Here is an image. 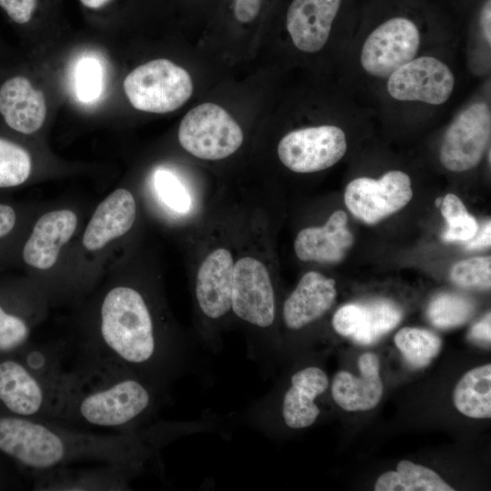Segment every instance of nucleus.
Instances as JSON below:
<instances>
[{
	"label": "nucleus",
	"instance_id": "obj_20",
	"mask_svg": "<svg viewBox=\"0 0 491 491\" xmlns=\"http://www.w3.org/2000/svg\"><path fill=\"white\" fill-rule=\"evenodd\" d=\"M37 473L35 487L45 491H119L127 490L137 476L127 468L105 465L74 470L67 466Z\"/></svg>",
	"mask_w": 491,
	"mask_h": 491
},
{
	"label": "nucleus",
	"instance_id": "obj_37",
	"mask_svg": "<svg viewBox=\"0 0 491 491\" xmlns=\"http://www.w3.org/2000/svg\"><path fill=\"white\" fill-rule=\"evenodd\" d=\"M15 210L7 205L0 204V238L8 235L15 225Z\"/></svg>",
	"mask_w": 491,
	"mask_h": 491
},
{
	"label": "nucleus",
	"instance_id": "obj_7",
	"mask_svg": "<svg viewBox=\"0 0 491 491\" xmlns=\"http://www.w3.org/2000/svg\"><path fill=\"white\" fill-rule=\"evenodd\" d=\"M346 137L336 125H319L294 130L279 142L282 164L296 173H313L333 166L346 154Z\"/></svg>",
	"mask_w": 491,
	"mask_h": 491
},
{
	"label": "nucleus",
	"instance_id": "obj_13",
	"mask_svg": "<svg viewBox=\"0 0 491 491\" xmlns=\"http://www.w3.org/2000/svg\"><path fill=\"white\" fill-rule=\"evenodd\" d=\"M402 317L403 311L396 303L378 298L342 306L334 314L332 326L340 336L367 346L394 329Z\"/></svg>",
	"mask_w": 491,
	"mask_h": 491
},
{
	"label": "nucleus",
	"instance_id": "obj_22",
	"mask_svg": "<svg viewBox=\"0 0 491 491\" xmlns=\"http://www.w3.org/2000/svg\"><path fill=\"white\" fill-rule=\"evenodd\" d=\"M76 225L77 217L71 210H55L42 215L24 246L25 262L42 270L52 267L61 247L73 235Z\"/></svg>",
	"mask_w": 491,
	"mask_h": 491
},
{
	"label": "nucleus",
	"instance_id": "obj_32",
	"mask_svg": "<svg viewBox=\"0 0 491 491\" xmlns=\"http://www.w3.org/2000/svg\"><path fill=\"white\" fill-rule=\"evenodd\" d=\"M155 189L172 210L178 213H186L191 207V198L188 191L181 181L167 170H158L155 175Z\"/></svg>",
	"mask_w": 491,
	"mask_h": 491
},
{
	"label": "nucleus",
	"instance_id": "obj_31",
	"mask_svg": "<svg viewBox=\"0 0 491 491\" xmlns=\"http://www.w3.org/2000/svg\"><path fill=\"white\" fill-rule=\"evenodd\" d=\"M75 87L77 98L85 103L95 101L103 89V68L98 60L83 57L75 66Z\"/></svg>",
	"mask_w": 491,
	"mask_h": 491
},
{
	"label": "nucleus",
	"instance_id": "obj_14",
	"mask_svg": "<svg viewBox=\"0 0 491 491\" xmlns=\"http://www.w3.org/2000/svg\"><path fill=\"white\" fill-rule=\"evenodd\" d=\"M234 257L230 250L217 247L206 255L195 276V296L202 316L212 322L232 313Z\"/></svg>",
	"mask_w": 491,
	"mask_h": 491
},
{
	"label": "nucleus",
	"instance_id": "obj_4",
	"mask_svg": "<svg viewBox=\"0 0 491 491\" xmlns=\"http://www.w3.org/2000/svg\"><path fill=\"white\" fill-rule=\"evenodd\" d=\"M193 88L187 71L167 59L141 65L124 80V90L133 107L149 113L176 110L190 98Z\"/></svg>",
	"mask_w": 491,
	"mask_h": 491
},
{
	"label": "nucleus",
	"instance_id": "obj_17",
	"mask_svg": "<svg viewBox=\"0 0 491 491\" xmlns=\"http://www.w3.org/2000/svg\"><path fill=\"white\" fill-rule=\"evenodd\" d=\"M0 115L10 129L31 135L45 122V97L26 76L9 75L0 83Z\"/></svg>",
	"mask_w": 491,
	"mask_h": 491
},
{
	"label": "nucleus",
	"instance_id": "obj_28",
	"mask_svg": "<svg viewBox=\"0 0 491 491\" xmlns=\"http://www.w3.org/2000/svg\"><path fill=\"white\" fill-rule=\"evenodd\" d=\"M32 161L20 145L0 136V187H14L30 175Z\"/></svg>",
	"mask_w": 491,
	"mask_h": 491
},
{
	"label": "nucleus",
	"instance_id": "obj_39",
	"mask_svg": "<svg viewBox=\"0 0 491 491\" xmlns=\"http://www.w3.org/2000/svg\"><path fill=\"white\" fill-rule=\"evenodd\" d=\"M491 4L487 0L483 7L481 14V25L486 40L491 43Z\"/></svg>",
	"mask_w": 491,
	"mask_h": 491
},
{
	"label": "nucleus",
	"instance_id": "obj_3",
	"mask_svg": "<svg viewBox=\"0 0 491 491\" xmlns=\"http://www.w3.org/2000/svg\"><path fill=\"white\" fill-rule=\"evenodd\" d=\"M165 392L129 372L71 366L58 385L53 421L82 429L139 430L152 424Z\"/></svg>",
	"mask_w": 491,
	"mask_h": 491
},
{
	"label": "nucleus",
	"instance_id": "obj_10",
	"mask_svg": "<svg viewBox=\"0 0 491 491\" xmlns=\"http://www.w3.org/2000/svg\"><path fill=\"white\" fill-rule=\"evenodd\" d=\"M413 197L410 177L402 171H389L380 179L359 177L345 191V203L357 219L373 225L406 206Z\"/></svg>",
	"mask_w": 491,
	"mask_h": 491
},
{
	"label": "nucleus",
	"instance_id": "obj_35",
	"mask_svg": "<svg viewBox=\"0 0 491 491\" xmlns=\"http://www.w3.org/2000/svg\"><path fill=\"white\" fill-rule=\"evenodd\" d=\"M262 0H234V13L241 23L253 21L261 7Z\"/></svg>",
	"mask_w": 491,
	"mask_h": 491
},
{
	"label": "nucleus",
	"instance_id": "obj_24",
	"mask_svg": "<svg viewBox=\"0 0 491 491\" xmlns=\"http://www.w3.org/2000/svg\"><path fill=\"white\" fill-rule=\"evenodd\" d=\"M456 408L471 418L491 417V365L486 364L466 372L453 393Z\"/></svg>",
	"mask_w": 491,
	"mask_h": 491
},
{
	"label": "nucleus",
	"instance_id": "obj_11",
	"mask_svg": "<svg viewBox=\"0 0 491 491\" xmlns=\"http://www.w3.org/2000/svg\"><path fill=\"white\" fill-rule=\"evenodd\" d=\"M491 135V113L484 102L462 111L444 136L440 162L449 171L463 172L479 164Z\"/></svg>",
	"mask_w": 491,
	"mask_h": 491
},
{
	"label": "nucleus",
	"instance_id": "obj_6",
	"mask_svg": "<svg viewBox=\"0 0 491 491\" xmlns=\"http://www.w3.org/2000/svg\"><path fill=\"white\" fill-rule=\"evenodd\" d=\"M232 313L249 327L266 337L276 318L275 288L266 265L246 256L234 265L232 278Z\"/></svg>",
	"mask_w": 491,
	"mask_h": 491
},
{
	"label": "nucleus",
	"instance_id": "obj_29",
	"mask_svg": "<svg viewBox=\"0 0 491 491\" xmlns=\"http://www.w3.org/2000/svg\"><path fill=\"white\" fill-rule=\"evenodd\" d=\"M443 217L447 223V229L442 238L446 242L468 241L478 231V225L461 199L454 194H447L440 205Z\"/></svg>",
	"mask_w": 491,
	"mask_h": 491
},
{
	"label": "nucleus",
	"instance_id": "obj_34",
	"mask_svg": "<svg viewBox=\"0 0 491 491\" xmlns=\"http://www.w3.org/2000/svg\"><path fill=\"white\" fill-rule=\"evenodd\" d=\"M8 17L17 25L27 24L35 10L36 0H0Z\"/></svg>",
	"mask_w": 491,
	"mask_h": 491
},
{
	"label": "nucleus",
	"instance_id": "obj_40",
	"mask_svg": "<svg viewBox=\"0 0 491 491\" xmlns=\"http://www.w3.org/2000/svg\"><path fill=\"white\" fill-rule=\"evenodd\" d=\"M110 0H80L88 8H99L107 4Z\"/></svg>",
	"mask_w": 491,
	"mask_h": 491
},
{
	"label": "nucleus",
	"instance_id": "obj_19",
	"mask_svg": "<svg viewBox=\"0 0 491 491\" xmlns=\"http://www.w3.org/2000/svg\"><path fill=\"white\" fill-rule=\"evenodd\" d=\"M357 364L360 376L342 370L335 375L332 381V398L346 411L370 410L378 405L383 396L378 356L374 353H364Z\"/></svg>",
	"mask_w": 491,
	"mask_h": 491
},
{
	"label": "nucleus",
	"instance_id": "obj_25",
	"mask_svg": "<svg viewBox=\"0 0 491 491\" xmlns=\"http://www.w3.org/2000/svg\"><path fill=\"white\" fill-rule=\"evenodd\" d=\"M376 491H454L436 472L413 463L402 460L396 471L381 475L375 484Z\"/></svg>",
	"mask_w": 491,
	"mask_h": 491
},
{
	"label": "nucleus",
	"instance_id": "obj_21",
	"mask_svg": "<svg viewBox=\"0 0 491 491\" xmlns=\"http://www.w3.org/2000/svg\"><path fill=\"white\" fill-rule=\"evenodd\" d=\"M345 211L334 212L323 226L302 229L296 235L294 248L302 261L335 264L342 261L354 244V235L347 228Z\"/></svg>",
	"mask_w": 491,
	"mask_h": 491
},
{
	"label": "nucleus",
	"instance_id": "obj_8",
	"mask_svg": "<svg viewBox=\"0 0 491 491\" xmlns=\"http://www.w3.org/2000/svg\"><path fill=\"white\" fill-rule=\"evenodd\" d=\"M57 387L25 363H0V401L15 416L54 420Z\"/></svg>",
	"mask_w": 491,
	"mask_h": 491
},
{
	"label": "nucleus",
	"instance_id": "obj_18",
	"mask_svg": "<svg viewBox=\"0 0 491 491\" xmlns=\"http://www.w3.org/2000/svg\"><path fill=\"white\" fill-rule=\"evenodd\" d=\"M341 0H293L286 28L296 48L315 53L326 45Z\"/></svg>",
	"mask_w": 491,
	"mask_h": 491
},
{
	"label": "nucleus",
	"instance_id": "obj_15",
	"mask_svg": "<svg viewBox=\"0 0 491 491\" xmlns=\"http://www.w3.org/2000/svg\"><path fill=\"white\" fill-rule=\"evenodd\" d=\"M328 386V376L319 366H308L294 372L279 402L282 424L288 429L311 426L321 414L316 400Z\"/></svg>",
	"mask_w": 491,
	"mask_h": 491
},
{
	"label": "nucleus",
	"instance_id": "obj_38",
	"mask_svg": "<svg viewBox=\"0 0 491 491\" xmlns=\"http://www.w3.org/2000/svg\"><path fill=\"white\" fill-rule=\"evenodd\" d=\"M491 244V223L488 220L480 234L467 245L468 249H479L489 247Z\"/></svg>",
	"mask_w": 491,
	"mask_h": 491
},
{
	"label": "nucleus",
	"instance_id": "obj_9",
	"mask_svg": "<svg viewBox=\"0 0 491 491\" xmlns=\"http://www.w3.org/2000/svg\"><path fill=\"white\" fill-rule=\"evenodd\" d=\"M416 25L405 17L391 18L377 26L366 39L360 61L365 71L381 78L413 60L420 46Z\"/></svg>",
	"mask_w": 491,
	"mask_h": 491
},
{
	"label": "nucleus",
	"instance_id": "obj_26",
	"mask_svg": "<svg viewBox=\"0 0 491 491\" xmlns=\"http://www.w3.org/2000/svg\"><path fill=\"white\" fill-rule=\"evenodd\" d=\"M394 341L406 361L415 368L428 366L442 347V340L437 335L417 327L401 328Z\"/></svg>",
	"mask_w": 491,
	"mask_h": 491
},
{
	"label": "nucleus",
	"instance_id": "obj_36",
	"mask_svg": "<svg viewBox=\"0 0 491 491\" xmlns=\"http://www.w3.org/2000/svg\"><path fill=\"white\" fill-rule=\"evenodd\" d=\"M468 337L477 343L490 345L491 342V316L490 312L476 323L470 329Z\"/></svg>",
	"mask_w": 491,
	"mask_h": 491
},
{
	"label": "nucleus",
	"instance_id": "obj_30",
	"mask_svg": "<svg viewBox=\"0 0 491 491\" xmlns=\"http://www.w3.org/2000/svg\"><path fill=\"white\" fill-rule=\"evenodd\" d=\"M450 278L461 287L489 289L491 257L476 256L456 263L450 270Z\"/></svg>",
	"mask_w": 491,
	"mask_h": 491
},
{
	"label": "nucleus",
	"instance_id": "obj_23",
	"mask_svg": "<svg viewBox=\"0 0 491 491\" xmlns=\"http://www.w3.org/2000/svg\"><path fill=\"white\" fill-rule=\"evenodd\" d=\"M135 215L133 195L126 189H116L95 209L83 236L85 247L90 251L99 250L123 235L132 227Z\"/></svg>",
	"mask_w": 491,
	"mask_h": 491
},
{
	"label": "nucleus",
	"instance_id": "obj_27",
	"mask_svg": "<svg viewBox=\"0 0 491 491\" xmlns=\"http://www.w3.org/2000/svg\"><path fill=\"white\" fill-rule=\"evenodd\" d=\"M474 303L460 295L445 293L436 296L428 305L426 315L438 328H451L467 322L473 316Z\"/></svg>",
	"mask_w": 491,
	"mask_h": 491
},
{
	"label": "nucleus",
	"instance_id": "obj_12",
	"mask_svg": "<svg viewBox=\"0 0 491 491\" xmlns=\"http://www.w3.org/2000/svg\"><path fill=\"white\" fill-rule=\"evenodd\" d=\"M454 83V75L445 63L432 56H421L388 77L387 91L396 100L441 105L450 97Z\"/></svg>",
	"mask_w": 491,
	"mask_h": 491
},
{
	"label": "nucleus",
	"instance_id": "obj_5",
	"mask_svg": "<svg viewBox=\"0 0 491 491\" xmlns=\"http://www.w3.org/2000/svg\"><path fill=\"white\" fill-rule=\"evenodd\" d=\"M182 147L204 160H220L239 149L244 134L235 120L221 106L205 103L192 108L178 129Z\"/></svg>",
	"mask_w": 491,
	"mask_h": 491
},
{
	"label": "nucleus",
	"instance_id": "obj_33",
	"mask_svg": "<svg viewBox=\"0 0 491 491\" xmlns=\"http://www.w3.org/2000/svg\"><path fill=\"white\" fill-rule=\"evenodd\" d=\"M30 335V326L22 316L6 312L0 304V352L9 353L23 346Z\"/></svg>",
	"mask_w": 491,
	"mask_h": 491
},
{
	"label": "nucleus",
	"instance_id": "obj_16",
	"mask_svg": "<svg viewBox=\"0 0 491 491\" xmlns=\"http://www.w3.org/2000/svg\"><path fill=\"white\" fill-rule=\"evenodd\" d=\"M336 297L334 279L316 271L306 273L283 304L284 326L291 332L302 330L320 319Z\"/></svg>",
	"mask_w": 491,
	"mask_h": 491
},
{
	"label": "nucleus",
	"instance_id": "obj_2",
	"mask_svg": "<svg viewBox=\"0 0 491 491\" xmlns=\"http://www.w3.org/2000/svg\"><path fill=\"white\" fill-rule=\"evenodd\" d=\"M188 426L151 424L131 432L93 433L58 422L21 416L0 417V450L35 472L97 461L141 473L145 463Z\"/></svg>",
	"mask_w": 491,
	"mask_h": 491
},
{
	"label": "nucleus",
	"instance_id": "obj_1",
	"mask_svg": "<svg viewBox=\"0 0 491 491\" xmlns=\"http://www.w3.org/2000/svg\"><path fill=\"white\" fill-rule=\"evenodd\" d=\"M97 311L95 329L76 346L63 347L72 366L129 372L165 391L184 366L186 347L160 329L145 296L132 286H114Z\"/></svg>",
	"mask_w": 491,
	"mask_h": 491
}]
</instances>
